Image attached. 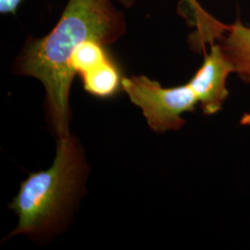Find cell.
<instances>
[{
  "label": "cell",
  "instance_id": "52a82bcc",
  "mask_svg": "<svg viewBox=\"0 0 250 250\" xmlns=\"http://www.w3.org/2000/svg\"><path fill=\"white\" fill-rule=\"evenodd\" d=\"M109 59L104 45L95 40H87L83 42L75 50L71 59L72 71L79 74L93 69Z\"/></svg>",
  "mask_w": 250,
  "mask_h": 250
},
{
  "label": "cell",
  "instance_id": "5b68a950",
  "mask_svg": "<svg viewBox=\"0 0 250 250\" xmlns=\"http://www.w3.org/2000/svg\"><path fill=\"white\" fill-rule=\"evenodd\" d=\"M219 28L227 33L220 44L227 59L232 63L233 71L242 79L250 83V28L237 21L232 25Z\"/></svg>",
  "mask_w": 250,
  "mask_h": 250
},
{
  "label": "cell",
  "instance_id": "7a4b0ae2",
  "mask_svg": "<svg viewBox=\"0 0 250 250\" xmlns=\"http://www.w3.org/2000/svg\"><path fill=\"white\" fill-rule=\"evenodd\" d=\"M84 175L85 161L76 137L60 138L51 167L31 173L9 205L19 218L9 236L57 232L80 195Z\"/></svg>",
  "mask_w": 250,
  "mask_h": 250
},
{
  "label": "cell",
  "instance_id": "277c9868",
  "mask_svg": "<svg viewBox=\"0 0 250 250\" xmlns=\"http://www.w3.org/2000/svg\"><path fill=\"white\" fill-rule=\"evenodd\" d=\"M233 72L232 63L221 45H212L201 67L188 82L195 90L199 105L207 115L221 110L229 94L226 86L227 78Z\"/></svg>",
  "mask_w": 250,
  "mask_h": 250
},
{
  "label": "cell",
  "instance_id": "6da1fadb",
  "mask_svg": "<svg viewBox=\"0 0 250 250\" xmlns=\"http://www.w3.org/2000/svg\"><path fill=\"white\" fill-rule=\"evenodd\" d=\"M124 13L112 0H69L53 30L27 41L15 62L19 75L35 77L46 93V107L58 139L70 135V91L75 72L71 59L87 40L110 45L125 35Z\"/></svg>",
  "mask_w": 250,
  "mask_h": 250
},
{
  "label": "cell",
  "instance_id": "9c48e42d",
  "mask_svg": "<svg viewBox=\"0 0 250 250\" xmlns=\"http://www.w3.org/2000/svg\"><path fill=\"white\" fill-rule=\"evenodd\" d=\"M135 0H120V2L125 6V8H130L133 6Z\"/></svg>",
  "mask_w": 250,
  "mask_h": 250
},
{
  "label": "cell",
  "instance_id": "8992f818",
  "mask_svg": "<svg viewBox=\"0 0 250 250\" xmlns=\"http://www.w3.org/2000/svg\"><path fill=\"white\" fill-rule=\"evenodd\" d=\"M83 88L99 99H109L122 88L123 78L110 58L89 71L81 74Z\"/></svg>",
  "mask_w": 250,
  "mask_h": 250
},
{
  "label": "cell",
  "instance_id": "ba28073f",
  "mask_svg": "<svg viewBox=\"0 0 250 250\" xmlns=\"http://www.w3.org/2000/svg\"><path fill=\"white\" fill-rule=\"evenodd\" d=\"M22 0H0V12L2 14H15Z\"/></svg>",
  "mask_w": 250,
  "mask_h": 250
},
{
  "label": "cell",
  "instance_id": "30bf717a",
  "mask_svg": "<svg viewBox=\"0 0 250 250\" xmlns=\"http://www.w3.org/2000/svg\"><path fill=\"white\" fill-rule=\"evenodd\" d=\"M242 124L244 125H250V114H246L242 119Z\"/></svg>",
  "mask_w": 250,
  "mask_h": 250
},
{
  "label": "cell",
  "instance_id": "3957f363",
  "mask_svg": "<svg viewBox=\"0 0 250 250\" xmlns=\"http://www.w3.org/2000/svg\"><path fill=\"white\" fill-rule=\"evenodd\" d=\"M122 89L143 110L147 125L156 133L178 130L186 124L182 115L194 111L199 104L189 83L166 88L146 76L134 75L123 78Z\"/></svg>",
  "mask_w": 250,
  "mask_h": 250
}]
</instances>
